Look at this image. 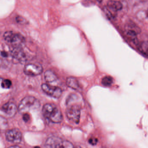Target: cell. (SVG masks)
I'll list each match as a JSON object with an SVG mask.
<instances>
[{
    "instance_id": "obj_1",
    "label": "cell",
    "mask_w": 148,
    "mask_h": 148,
    "mask_svg": "<svg viewBox=\"0 0 148 148\" xmlns=\"http://www.w3.org/2000/svg\"><path fill=\"white\" fill-rule=\"evenodd\" d=\"M42 113L47 119L54 123H60L62 121L61 112L54 104L51 103L45 104L42 108Z\"/></svg>"
},
{
    "instance_id": "obj_2",
    "label": "cell",
    "mask_w": 148,
    "mask_h": 148,
    "mask_svg": "<svg viewBox=\"0 0 148 148\" xmlns=\"http://www.w3.org/2000/svg\"><path fill=\"white\" fill-rule=\"evenodd\" d=\"M40 107V101L32 96H27L21 100L18 106V112L24 114L29 111L35 110Z\"/></svg>"
},
{
    "instance_id": "obj_3",
    "label": "cell",
    "mask_w": 148,
    "mask_h": 148,
    "mask_svg": "<svg viewBox=\"0 0 148 148\" xmlns=\"http://www.w3.org/2000/svg\"><path fill=\"white\" fill-rule=\"evenodd\" d=\"M4 40L11 46L12 48L20 47L25 46V37L19 33L12 31H6L3 36Z\"/></svg>"
},
{
    "instance_id": "obj_4",
    "label": "cell",
    "mask_w": 148,
    "mask_h": 148,
    "mask_svg": "<svg viewBox=\"0 0 148 148\" xmlns=\"http://www.w3.org/2000/svg\"><path fill=\"white\" fill-rule=\"evenodd\" d=\"M11 55L15 61L21 63H25L31 58V55L24 49V47L12 48Z\"/></svg>"
},
{
    "instance_id": "obj_5",
    "label": "cell",
    "mask_w": 148,
    "mask_h": 148,
    "mask_svg": "<svg viewBox=\"0 0 148 148\" xmlns=\"http://www.w3.org/2000/svg\"><path fill=\"white\" fill-rule=\"evenodd\" d=\"M45 146L47 148H74L73 145L70 142L64 140L56 136L48 138Z\"/></svg>"
},
{
    "instance_id": "obj_6",
    "label": "cell",
    "mask_w": 148,
    "mask_h": 148,
    "mask_svg": "<svg viewBox=\"0 0 148 148\" xmlns=\"http://www.w3.org/2000/svg\"><path fill=\"white\" fill-rule=\"evenodd\" d=\"M66 115L69 120L76 124H78L81 115L80 107L77 105L69 106L66 110Z\"/></svg>"
},
{
    "instance_id": "obj_7",
    "label": "cell",
    "mask_w": 148,
    "mask_h": 148,
    "mask_svg": "<svg viewBox=\"0 0 148 148\" xmlns=\"http://www.w3.org/2000/svg\"><path fill=\"white\" fill-rule=\"evenodd\" d=\"M5 137L8 141L17 144H19L21 141L22 135L19 129L14 128L6 131Z\"/></svg>"
},
{
    "instance_id": "obj_8",
    "label": "cell",
    "mask_w": 148,
    "mask_h": 148,
    "mask_svg": "<svg viewBox=\"0 0 148 148\" xmlns=\"http://www.w3.org/2000/svg\"><path fill=\"white\" fill-rule=\"evenodd\" d=\"M42 89L47 95L55 98H58L61 96L62 91L61 89L57 86H53L48 83L42 84Z\"/></svg>"
},
{
    "instance_id": "obj_9",
    "label": "cell",
    "mask_w": 148,
    "mask_h": 148,
    "mask_svg": "<svg viewBox=\"0 0 148 148\" xmlns=\"http://www.w3.org/2000/svg\"><path fill=\"white\" fill-rule=\"evenodd\" d=\"M23 71L25 74L27 75L35 76L42 73L43 68L39 64L29 63L25 65Z\"/></svg>"
},
{
    "instance_id": "obj_10",
    "label": "cell",
    "mask_w": 148,
    "mask_h": 148,
    "mask_svg": "<svg viewBox=\"0 0 148 148\" xmlns=\"http://www.w3.org/2000/svg\"><path fill=\"white\" fill-rule=\"evenodd\" d=\"M2 110L9 117H13L15 115L18 108L14 103L8 102L3 105Z\"/></svg>"
},
{
    "instance_id": "obj_11",
    "label": "cell",
    "mask_w": 148,
    "mask_h": 148,
    "mask_svg": "<svg viewBox=\"0 0 148 148\" xmlns=\"http://www.w3.org/2000/svg\"><path fill=\"white\" fill-rule=\"evenodd\" d=\"M107 5V8L108 9L114 12L121 10L123 8L122 4L119 1H109Z\"/></svg>"
},
{
    "instance_id": "obj_12",
    "label": "cell",
    "mask_w": 148,
    "mask_h": 148,
    "mask_svg": "<svg viewBox=\"0 0 148 148\" xmlns=\"http://www.w3.org/2000/svg\"><path fill=\"white\" fill-rule=\"evenodd\" d=\"M66 84L69 87L76 90L81 89V86L79 82L76 78L73 77H69L67 78Z\"/></svg>"
},
{
    "instance_id": "obj_13",
    "label": "cell",
    "mask_w": 148,
    "mask_h": 148,
    "mask_svg": "<svg viewBox=\"0 0 148 148\" xmlns=\"http://www.w3.org/2000/svg\"><path fill=\"white\" fill-rule=\"evenodd\" d=\"M44 78L47 83H53L58 81V77L55 74L52 70H48L45 72Z\"/></svg>"
},
{
    "instance_id": "obj_14",
    "label": "cell",
    "mask_w": 148,
    "mask_h": 148,
    "mask_svg": "<svg viewBox=\"0 0 148 148\" xmlns=\"http://www.w3.org/2000/svg\"><path fill=\"white\" fill-rule=\"evenodd\" d=\"M138 49L144 55L148 56V42H142L138 43Z\"/></svg>"
},
{
    "instance_id": "obj_15",
    "label": "cell",
    "mask_w": 148,
    "mask_h": 148,
    "mask_svg": "<svg viewBox=\"0 0 148 148\" xmlns=\"http://www.w3.org/2000/svg\"><path fill=\"white\" fill-rule=\"evenodd\" d=\"M8 123L6 118L0 116V133H3L7 130Z\"/></svg>"
},
{
    "instance_id": "obj_16",
    "label": "cell",
    "mask_w": 148,
    "mask_h": 148,
    "mask_svg": "<svg viewBox=\"0 0 148 148\" xmlns=\"http://www.w3.org/2000/svg\"><path fill=\"white\" fill-rule=\"evenodd\" d=\"M113 83V79L110 76H104L101 81V83L103 86L108 87L110 86Z\"/></svg>"
},
{
    "instance_id": "obj_17",
    "label": "cell",
    "mask_w": 148,
    "mask_h": 148,
    "mask_svg": "<svg viewBox=\"0 0 148 148\" xmlns=\"http://www.w3.org/2000/svg\"><path fill=\"white\" fill-rule=\"evenodd\" d=\"M1 86L3 88L8 89L10 88V87L12 86V82H11V81L8 79L3 80L1 81Z\"/></svg>"
},
{
    "instance_id": "obj_18",
    "label": "cell",
    "mask_w": 148,
    "mask_h": 148,
    "mask_svg": "<svg viewBox=\"0 0 148 148\" xmlns=\"http://www.w3.org/2000/svg\"><path fill=\"white\" fill-rule=\"evenodd\" d=\"M16 22L18 23H20V24H24V23H26V20L22 17L19 16H17L16 17Z\"/></svg>"
},
{
    "instance_id": "obj_19",
    "label": "cell",
    "mask_w": 148,
    "mask_h": 148,
    "mask_svg": "<svg viewBox=\"0 0 148 148\" xmlns=\"http://www.w3.org/2000/svg\"><path fill=\"white\" fill-rule=\"evenodd\" d=\"M98 142V140L96 138L92 137L89 140V142L92 145H95Z\"/></svg>"
},
{
    "instance_id": "obj_20",
    "label": "cell",
    "mask_w": 148,
    "mask_h": 148,
    "mask_svg": "<svg viewBox=\"0 0 148 148\" xmlns=\"http://www.w3.org/2000/svg\"><path fill=\"white\" fill-rule=\"evenodd\" d=\"M29 118H30V117H29V115L28 114H27V113L23 114V120L25 122L28 121L29 120Z\"/></svg>"
},
{
    "instance_id": "obj_21",
    "label": "cell",
    "mask_w": 148,
    "mask_h": 148,
    "mask_svg": "<svg viewBox=\"0 0 148 148\" xmlns=\"http://www.w3.org/2000/svg\"><path fill=\"white\" fill-rule=\"evenodd\" d=\"M8 148H21V147L19 146H17V145H15V146H12L11 147H9Z\"/></svg>"
},
{
    "instance_id": "obj_22",
    "label": "cell",
    "mask_w": 148,
    "mask_h": 148,
    "mask_svg": "<svg viewBox=\"0 0 148 148\" xmlns=\"http://www.w3.org/2000/svg\"><path fill=\"white\" fill-rule=\"evenodd\" d=\"M34 148H40V147H34Z\"/></svg>"
},
{
    "instance_id": "obj_23",
    "label": "cell",
    "mask_w": 148,
    "mask_h": 148,
    "mask_svg": "<svg viewBox=\"0 0 148 148\" xmlns=\"http://www.w3.org/2000/svg\"><path fill=\"white\" fill-rule=\"evenodd\" d=\"M2 81V79H1V78H0V81Z\"/></svg>"
},
{
    "instance_id": "obj_24",
    "label": "cell",
    "mask_w": 148,
    "mask_h": 148,
    "mask_svg": "<svg viewBox=\"0 0 148 148\" xmlns=\"http://www.w3.org/2000/svg\"><path fill=\"white\" fill-rule=\"evenodd\" d=\"M147 15H148V10H147Z\"/></svg>"
},
{
    "instance_id": "obj_25",
    "label": "cell",
    "mask_w": 148,
    "mask_h": 148,
    "mask_svg": "<svg viewBox=\"0 0 148 148\" xmlns=\"http://www.w3.org/2000/svg\"></svg>"
},
{
    "instance_id": "obj_26",
    "label": "cell",
    "mask_w": 148,
    "mask_h": 148,
    "mask_svg": "<svg viewBox=\"0 0 148 148\" xmlns=\"http://www.w3.org/2000/svg\"></svg>"
}]
</instances>
